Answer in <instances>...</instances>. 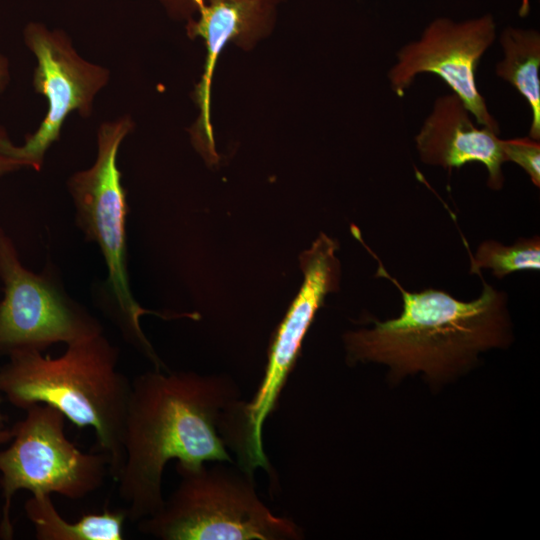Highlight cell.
<instances>
[{
  "label": "cell",
  "instance_id": "obj_1",
  "mask_svg": "<svg viewBox=\"0 0 540 540\" xmlns=\"http://www.w3.org/2000/svg\"><path fill=\"white\" fill-rule=\"evenodd\" d=\"M229 377L154 369L131 381L123 429L119 497L128 520L138 522L163 503L167 463H236L222 436L227 411L241 398Z\"/></svg>",
  "mask_w": 540,
  "mask_h": 540
},
{
  "label": "cell",
  "instance_id": "obj_2",
  "mask_svg": "<svg viewBox=\"0 0 540 540\" xmlns=\"http://www.w3.org/2000/svg\"><path fill=\"white\" fill-rule=\"evenodd\" d=\"M352 233L377 260V276L389 280L402 296L399 317L371 319L374 326L347 332L343 339L347 361L377 362L389 366L391 376L423 372L431 379L452 376L470 367L479 353L511 343L507 295L488 284L474 300L461 301L443 290H406L392 277L377 255L364 243L360 231Z\"/></svg>",
  "mask_w": 540,
  "mask_h": 540
},
{
  "label": "cell",
  "instance_id": "obj_3",
  "mask_svg": "<svg viewBox=\"0 0 540 540\" xmlns=\"http://www.w3.org/2000/svg\"><path fill=\"white\" fill-rule=\"evenodd\" d=\"M0 366V394L25 410L46 404L79 428L94 430L116 481L123 464V429L131 381L119 370V350L102 333L72 342L58 357L18 350Z\"/></svg>",
  "mask_w": 540,
  "mask_h": 540
},
{
  "label": "cell",
  "instance_id": "obj_4",
  "mask_svg": "<svg viewBox=\"0 0 540 540\" xmlns=\"http://www.w3.org/2000/svg\"><path fill=\"white\" fill-rule=\"evenodd\" d=\"M176 463L180 478L161 509L137 522L161 540H299L301 528L259 498L253 473L237 463Z\"/></svg>",
  "mask_w": 540,
  "mask_h": 540
},
{
  "label": "cell",
  "instance_id": "obj_5",
  "mask_svg": "<svg viewBox=\"0 0 540 540\" xmlns=\"http://www.w3.org/2000/svg\"><path fill=\"white\" fill-rule=\"evenodd\" d=\"M128 115L103 122L97 131V155L92 166L77 171L67 182L75 207L76 225L85 238L96 243L104 257L114 313L124 335L153 363L164 367L144 334L140 319L145 314L167 316L144 309L135 300L127 272L126 191L117 165L123 140L134 129Z\"/></svg>",
  "mask_w": 540,
  "mask_h": 540
},
{
  "label": "cell",
  "instance_id": "obj_6",
  "mask_svg": "<svg viewBox=\"0 0 540 540\" xmlns=\"http://www.w3.org/2000/svg\"><path fill=\"white\" fill-rule=\"evenodd\" d=\"M338 248L336 240L320 233L300 255L303 284L273 337L263 379L254 397L250 401L239 400L226 417L223 435L227 446L236 454V463L249 472L260 467L271 473L263 446V426L277 408L316 312L326 295L339 288Z\"/></svg>",
  "mask_w": 540,
  "mask_h": 540
},
{
  "label": "cell",
  "instance_id": "obj_7",
  "mask_svg": "<svg viewBox=\"0 0 540 540\" xmlns=\"http://www.w3.org/2000/svg\"><path fill=\"white\" fill-rule=\"evenodd\" d=\"M24 411V418L12 426L9 445L0 448V538L4 540L14 536L11 509L18 491L83 499L97 491L109 473L104 452H84L68 439L66 418L57 409L34 404Z\"/></svg>",
  "mask_w": 540,
  "mask_h": 540
},
{
  "label": "cell",
  "instance_id": "obj_8",
  "mask_svg": "<svg viewBox=\"0 0 540 540\" xmlns=\"http://www.w3.org/2000/svg\"><path fill=\"white\" fill-rule=\"evenodd\" d=\"M0 354L44 351L103 332L100 322L64 290L52 265L40 273L21 262L13 240L0 227Z\"/></svg>",
  "mask_w": 540,
  "mask_h": 540
},
{
  "label": "cell",
  "instance_id": "obj_9",
  "mask_svg": "<svg viewBox=\"0 0 540 540\" xmlns=\"http://www.w3.org/2000/svg\"><path fill=\"white\" fill-rule=\"evenodd\" d=\"M23 39L37 61L34 90L46 98L48 109L37 130L27 135L22 145L13 144L5 132L0 149L26 168L39 171L47 150L59 140L68 115L77 111L87 118L92 114L95 97L107 86L110 72L84 59L63 30L32 21L25 26Z\"/></svg>",
  "mask_w": 540,
  "mask_h": 540
},
{
  "label": "cell",
  "instance_id": "obj_10",
  "mask_svg": "<svg viewBox=\"0 0 540 540\" xmlns=\"http://www.w3.org/2000/svg\"><path fill=\"white\" fill-rule=\"evenodd\" d=\"M495 38L496 23L490 14L460 22L436 18L419 39L397 52L388 72L391 89L403 96L419 74H435L461 99L478 125L499 133V124L489 112L475 78L479 62Z\"/></svg>",
  "mask_w": 540,
  "mask_h": 540
},
{
  "label": "cell",
  "instance_id": "obj_11",
  "mask_svg": "<svg viewBox=\"0 0 540 540\" xmlns=\"http://www.w3.org/2000/svg\"><path fill=\"white\" fill-rule=\"evenodd\" d=\"M280 4L277 0H205L185 22L187 36L202 40L206 52L194 91L198 115L190 128V138L209 165L219 160L211 120L212 82L219 56L229 45L251 51L267 39L276 26Z\"/></svg>",
  "mask_w": 540,
  "mask_h": 540
},
{
  "label": "cell",
  "instance_id": "obj_12",
  "mask_svg": "<svg viewBox=\"0 0 540 540\" xmlns=\"http://www.w3.org/2000/svg\"><path fill=\"white\" fill-rule=\"evenodd\" d=\"M473 116L454 93L436 98L424 120L415 145L420 160L444 169H459L467 163L485 166L487 185L500 190L504 185L505 162L499 133L473 122Z\"/></svg>",
  "mask_w": 540,
  "mask_h": 540
},
{
  "label": "cell",
  "instance_id": "obj_13",
  "mask_svg": "<svg viewBox=\"0 0 540 540\" xmlns=\"http://www.w3.org/2000/svg\"><path fill=\"white\" fill-rule=\"evenodd\" d=\"M24 509L37 540H122L128 519L126 509H105L69 522L46 493L31 494Z\"/></svg>",
  "mask_w": 540,
  "mask_h": 540
},
{
  "label": "cell",
  "instance_id": "obj_14",
  "mask_svg": "<svg viewBox=\"0 0 540 540\" xmlns=\"http://www.w3.org/2000/svg\"><path fill=\"white\" fill-rule=\"evenodd\" d=\"M499 42L503 57L495 73L527 101L532 114L528 136L540 140V34L535 29L507 27Z\"/></svg>",
  "mask_w": 540,
  "mask_h": 540
},
{
  "label": "cell",
  "instance_id": "obj_15",
  "mask_svg": "<svg viewBox=\"0 0 540 540\" xmlns=\"http://www.w3.org/2000/svg\"><path fill=\"white\" fill-rule=\"evenodd\" d=\"M469 257L471 273L489 269L498 279L519 271H539L540 238H519L512 245L486 240L478 246L474 256L469 252Z\"/></svg>",
  "mask_w": 540,
  "mask_h": 540
},
{
  "label": "cell",
  "instance_id": "obj_16",
  "mask_svg": "<svg viewBox=\"0 0 540 540\" xmlns=\"http://www.w3.org/2000/svg\"><path fill=\"white\" fill-rule=\"evenodd\" d=\"M505 162H514L530 177L532 183L540 186V142L527 137L506 139L501 142Z\"/></svg>",
  "mask_w": 540,
  "mask_h": 540
},
{
  "label": "cell",
  "instance_id": "obj_17",
  "mask_svg": "<svg viewBox=\"0 0 540 540\" xmlns=\"http://www.w3.org/2000/svg\"><path fill=\"white\" fill-rule=\"evenodd\" d=\"M173 20L187 22L205 0H155ZM283 3L286 0H278Z\"/></svg>",
  "mask_w": 540,
  "mask_h": 540
},
{
  "label": "cell",
  "instance_id": "obj_18",
  "mask_svg": "<svg viewBox=\"0 0 540 540\" xmlns=\"http://www.w3.org/2000/svg\"><path fill=\"white\" fill-rule=\"evenodd\" d=\"M4 132L5 130L2 127H0V138L4 134ZM22 168H26V167L21 161L16 160L6 155L0 149V176L13 173Z\"/></svg>",
  "mask_w": 540,
  "mask_h": 540
},
{
  "label": "cell",
  "instance_id": "obj_19",
  "mask_svg": "<svg viewBox=\"0 0 540 540\" xmlns=\"http://www.w3.org/2000/svg\"><path fill=\"white\" fill-rule=\"evenodd\" d=\"M2 397L0 394V448L8 444L12 437V426H8L6 416L2 412Z\"/></svg>",
  "mask_w": 540,
  "mask_h": 540
},
{
  "label": "cell",
  "instance_id": "obj_20",
  "mask_svg": "<svg viewBox=\"0 0 540 540\" xmlns=\"http://www.w3.org/2000/svg\"><path fill=\"white\" fill-rule=\"evenodd\" d=\"M10 82V69L8 59L0 52V95Z\"/></svg>",
  "mask_w": 540,
  "mask_h": 540
}]
</instances>
